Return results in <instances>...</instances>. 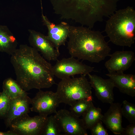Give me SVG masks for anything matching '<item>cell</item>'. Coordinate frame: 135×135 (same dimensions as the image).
<instances>
[{
  "label": "cell",
  "instance_id": "cell-1",
  "mask_svg": "<svg viewBox=\"0 0 135 135\" xmlns=\"http://www.w3.org/2000/svg\"><path fill=\"white\" fill-rule=\"evenodd\" d=\"M11 56L16 80L25 91L48 88L56 84L52 66L33 47L21 44Z\"/></svg>",
  "mask_w": 135,
  "mask_h": 135
},
{
  "label": "cell",
  "instance_id": "cell-2",
  "mask_svg": "<svg viewBox=\"0 0 135 135\" xmlns=\"http://www.w3.org/2000/svg\"><path fill=\"white\" fill-rule=\"evenodd\" d=\"M120 0H50L54 13L91 29L116 10Z\"/></svg>",
  "mask_w": 135,
  "mask_h": 135
},
{
  "label": "cell",
  "instance_id": "cell-3",
  "mask_svg": "<svg viewBox=\"0 0 135 135\" xmlns=\"http://www.w3.org/2000/svg\"><path fill=\"white\" fill-rule=\"evenodd\" d=\"M68 38L67 48L71 56L98 63L109 56L111 49L99 31L70 25Z\"/></svg>",
  "mask_w": 135,
  "mask_h": 135
},
{
  "label": "cell",
  "instance_id": "cell-4",
  "mask_svg": "<svg viewBox=\"0 0 135 135\" xmlns=\"http://www.w3.org/2000/svg\"><path fill=\"white\" fill-rule=\"evenodd\" d=\"M106 21L105 31L117 46L130 47L135 40V10L132 7L116 10Z\"/></svg>",
  "mask_w": 135,
  "mask_h": 135
},
{
  "label": "cell",
  "instance_id": "cell-5",
  "mask_svg": "<svg viewBox=\"0 0 135 135\" xmlns=\"http://www.w3.org/2000/svg\"><path fill=\"white\" fill-rule=\"evenodd\" d=\"M92 87L86 77H72L61 79L58 84L56 92L60 103L71 106L76 101L85 100L92 102Z\"/></svg>",
  "mask_w": 135,
  "mask_h": 135
},
{
  "label": "cell",
  "instance_id": "cell-6",
  "mask_svg": "<svg viewBox=\"0 0 135 135\" xmlns=\"http://www.w3.org/2000/svg\"><path fill=\"white\" fill-rule=\"evenodd\" d=\"M48 116L39 115L33 117L26 114L13 120L8 127L16 135H40Z\"/></svg>",
  "mask_w": 135,
  "mask_h": 135
},
{
  "label": "cell",
  "instance_id": "cell-7",
  "mask_svg": "<svg viewBox=\"0 0 135 135\" xmlns=\"http://www.w3.org/2000/svg\"><path fill=\"white\" fill-rule=\"evenodd\" d=\"M94 68L72 56L57 60L52 67L54 76L61 79L73 77L76 74L86 76L94 71Z\"/></svg>",
  "mask_w": 135,
  "mask_h": 135
},
{
  "label": "cell",
  "instance_id": "cell-8",
  "mask_svg": "<svg viewBox=\"0 0 135 135\" xmlns=\"http://www.w3.org/2000/svg\"><path fill=\"white\" fill-rule=\"evenodd\" d=\"M55 114L54 116L61 132L68 135H88L82 119L70 111L62 109Z\"/></svg>",
  "mask_w": 135,
  "mask_h": 135
},
{
  "label": "cell",
  "instance_id": "cell-9",
  "mask_svg": "<svg viewBox=\"0 0 135 135\" xmlns=\"http://www.w3.org/2000/svg\"><path fill=\"white\" fill-rule=\"evenodd\" d=\"M60 102L56 92L39 90L35 96L31 99L30 110L39 115L48 116L55 113Z\"/></svg>",
  "mask_w": 135,
  "mask_h": 135
},
{
  "label": "cell",
  "instance_id": "cell-10",
  "mask_svg": "<svg viewBox=\"0 0 135 135\" xmlns=\"http://www.w3.org/2000/svg\"><path fill=\"white\" fill-rule=\"evenodd\" d=\"M28 31V42L31 47L40 52L47 60H58L60 55L59 50L54 47L46 36L34 30L29 29Z\"/></svg>",
  "mask_w": 135,
  "mask_h": 135
},
{
  "label": "cell",
  "instance_id": "cell-11",
  "mask_svg": "<svg viewBox=\"0 0 135 135\" xmlns=\"http://www.w3.org/2000/svg\"><path fill=\"white\" fill-rule=\"evenodd\" d=\"M90 80L91 86L94 90L97 98L103 103L110 104L114 100L113 89L115 86L110 78L104 79L95 74L88 75Z\"/></svg>",
  "mask_w": 135,
  "mask_h": 135
},
{
  "label": "cell",
  "instance_id": "cell-12",
  "mask_svg": "<svg viewBox=\"0 0 135 135\" xmlns=\"http://www.w3.org/2000/svg\"><path fill=\"white\" fill-rule=\"evenodd\" d=\"M42 22L48 30V38L54 47L59 50L62 46L65 45L68 38L70 26L68 24L62 22L56 24L50 22L42 13Z\"/></svg>",
  "mask_w": 135,
  "mask_h": 135
},
{
  "label": "cell",
  "instance_id": "cell-13",
  "mask_svg": "<svg viewBox=\"0 0 135 135\" xmlns=\"http://www.w3.org/2000/svg\"><path fill=\"white\" fill-rule=\"evenodd\" d=\"M109 56L110 58L104 64L109 73H124L135 60L134 53L131 51H117Z\"/></svg>",
  "mask_w": 135,
  "mask_h": 135
},
{
  "label": "cell",
  "instance_id": "cell-14",
  "mask_svg": "<svg viewBox=\"0 0 135 135\" xmlns=\"http://www.w3.org/2000/svg\"><path fill=\"white\" fill-rule=\"evenodd\" d=\"M110 104L109 108L103 115L102 121L114 134L120 135L124 129L121 105L114 102Z\"/></svg>",
  "mask_w": 135,
  "mask_h": 135
},
{
  "label": "cell",
  "instance_id": "cell-15",
  "mask_svg": "<svg viewBox=\"0 0 135 135\" xmlns=\"http://www.w3.org/2000/svg\"><path fill=\"white\" fill-rule=\"evenodd\" d=\"M31 99L28 95L10 99V108L4 119L6 128L15 119L30 112Z\"/></svg>",
  "mask_w": 135,
  "mask_h": 135
},
{
  "label": "cell",
  "instance_id": "cell-16",
  "mask_svg": "<svg viewBox=\"0 0 135 135\" xmlns=\"http://www.w3.org/2000/svg\"><path fill=\"white\" fill-rule=\"evenodd\" d=\"M121 92L132 97L135 96V75L113 72L106 74Z\"/></svg>",
  "mask_w": 135,
  "mask_h": 135
},
{
  "label": "cell",
  "instance_id": "cell-17",
  "mask_svg": "<svg viewBox=\"0 0 135 135\" xmlns=\"http://www.w3.org/2000/svg\"><path fill=\"white\" fill-rule=\"evenodd\" d=\"M18 43L13 34L6 26H0V52L11 55L17 49Z\"/></svg>",
  "mask_w": 135,
  "mask_h": 135
},
{
  "label": "cell",
  "instance_id": "cell-18",
  "mask_svg": "<svg viewBox=\"0 0 135 135\" xmlns=\"http://www.w3.org/2000/svg\"><path fill=\"white\" fill-rule=\"evenodd\" d=\"M2 89L10 99L28 94L16 80L11 78H8L4 80L3 82Z\"/></svg>",
  "mask_w": 135,
  "mask_h": 135
},
{
  "label": "cell",
  "instance_id": "cell-19",
  "mask_svg": "<svg viewBox=\"0 0 135 135\" xmlns=\"http://www.w3.org/2000/svg\"><path fill=\"white\" fill-rule=\"evenodd\" d=\"M103 115L101 109L95 107L93 104L82 116V119L86 130L90 129L98 121H102Z\"/></svg>",
  "mask_w": 135,
  "mask_h": 135
},
{
  "label": "cell",
  "instance_id": "cell-20",
  "mask_svg": "<svg viewBox=\"0 0 135 135\" xmlns=\"http://www.w3.org/2000/svg\"><path fill=\"white\" fill-rule=\"evenodd\" d=\"M60 131L54 117L48 116L43 127L41 135H59Z\"/></svg>",
  "mask_w": 135,
  "mask_h": 135
},
{
  "label": "cell",
  "instance_id": "cell-21",
  "mask_svg": "<svg viewBox=\"0 0 135 135\" xmlns=\"http://www.w3.org/2000/svg\"><path fill=\"white\" fill-rule=\"evenodd\" d=\"M93 104L92 102L85 100H77L70 106V111L80 117L84 114Z\"/></svg>",
  "mask_w": 135,
  "mask_h": 135
},
{
  "label": "cell",
  "instance_id": "cell-22",
  "mask_svg": "<svg viewBox=\"0 0 135 135\" xmlns=\"http://www.w3.org/2000/svg\"><path fill=\"white\" fill-rule=\"evenodd\" d=\"M122 116L126 118L130 123H135V105L126 100L122 102Z\"/></svg>",
  "mask_w": 135,
  "mask_h": 135
},
{
  "label": "cell",
  "instance_id": "cell-23",
  "mask_svg": "<svg viewBox=\"0 0 135 135\" xmlns=\"http://www.w3.org/2000/svg\"><path fill=\"white\" fill-rule=\"evenodd\" d=\"M10 99L4 91L0 92V118L6 117L9 111Z\"/></svg>",
  "mask_w": 135,
  "mask_h": 135
},
{
  "label": "cell",
  "instance_id": "cell-24",
  "mask_svg": "<svg viewBox=\"0 0 135 135\" xmlns=\"http://www.w3.org/2000/svg\"><path fill=\"white\" fill-rule=\"evenodd\" d=\"M92 135H108L106 130L104 127L102 122L100 120L96 122L90 129Z\"/></svg>",
  "mask_w": 135,
  "mask_h": 135
},
{
  "label": "cell",
  "instance_id": "cell-25",
  "mask_svg": "<svg viewBox=\"0 0 135 135\" xmlns=\"http://www.w3.org/2000/svg\"><path fill=\"white\" fill-rule=\"evenodd\" d=\"M120 135H135V123H130L124 128Z\"/></svg>",
  "mask_w": 135,
  "mask_h": 135
},
{
  "label": "cell",
  "instance_id": "cell-26",
  "mask_svg": "<svg viewBox=\"0 0 135 135\" xmlns=\"http://www.w3.org/2000/svg\"><path fill=\"white\" fill-rule=\"evenodd\" d=\"M0 135H16V134L10 130L6 132L0 131Z\"/></svg>",
  "mask_w": 135,
  "mask_h": 135
}]
</instances>
